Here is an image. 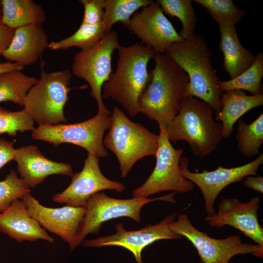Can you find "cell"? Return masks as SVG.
Returning a JSON list of instances; mask_svg holds the SVG:
<instances>
[{"label":"cell","instance_id":"37","mask_svg":"<svg viewBox=\"0 0 263 263\" xmlns=\"http://www.w3.org/2000/svg\"><path fill=\"white\" fill-rule=\"evenodd\" d=\"M24 67L16 62L0 63V75L12 71H21Z\"/></svg>","mask_w":263,"mask_h":263},{"label":"cell","instance_id":"6","mask_svg":"<svg viewBox=\"0 0 263 263\" xmlns=\"http://www.w3.org/2000/svg\"><path fill=\"white\" fill-rule=\"evenodd\" d=\"M72 73L68 69L46 73L28 91L23 110L38 126L66 122L64 108L69 100Z\"/></svg>","mask_w":263,"mask_h":263},{"label":"cell","instance_id":"9","mask_svg":"<svg viewBox=\"0 0 263 263\" xmlns=\"http://www.w3.org/2000/svg\"><path fill=\"white\" fill-rule=\"evenodd\" d=\"M173 191L155 198L133 197L120 199L110 197L104 192L93 195L85 207L86 211L78 232V244H81L89 234H97L104 223L113 219L129 217L136 223L141 221L140 211L147 204L156 201H164L174 204Z\"/></svg>","mask_w":263,"mask_h":263},{"label":"cell","instance_id":"17","mask_svg":"<svg viewBox=\"0 0 263 263\" xmlns=\"http://www.w3.org/2000/svg\"><path fill=\"white\" fill-rule=\"evenodd\" d=\"M260 201L259 196L252 198L247 203H242L237 198L223 199L217 212L208 215L205 220L212 227L233 226L263 247V229L258 215Z\"/></svg>","mask_w":263,"mask_h":263},{"label":"cell","instance_id":"2","mask_svg":"<svg viewBox=\"0 0 263 263\" xmlns=\"http://www.w3.org/2000/svg\"><path fill=\"white\" fill-rule=\"evenodd\" d=\"M117 50L116 69L103 85L102 97L117 101L135 117L140 113L139 98L151 78L149 62L156 54L150 47L137 42L120 46Z\"/></svg>","mask_w":263,"mask_h":263},{"label":"cell","instance_id":"13","mask_svg":"<svg viewBox=\"0 0 263 263\" xmlns=\"http://www.w3.org/2000/svg\"><path fill=\"white\" fill-rule=\"evenodd\" d=\"M178 213H171L156 225H147L136 230H126L122 223L115 225L116 232L111 235L94 239L86 240L82 245L87 247L117 246L130 251L137 263H143L142 250L154 242L162 239H179L182 236L173 232L170 224L175 220Z\"/></svg>","mask_w":263,"mask_h":263},{"label":"cell","instance_id":"5","mask_svg":"<svg viewBox=\"0 0 263 263\" xmlns=\"http://www.w3.org/2000/svg\"><path fill=\"white\" fill-rule=\"evenodd\" d=\"M111 116V125L103 144L116 157L124 178L138 160L148 156H155L159 136L131 120L117 107Z\"/></svg>","mask_w":263,"mask_h":263},{"label":"cell","instance_id":"36","mask_svg":"<svg viewBox=\"0 0 263 263\" xmlns=\"http://www.w3.org/2000/svg\"><path fill=\"white\" fill-rule=\"evenodd\" d=\"M244 181V185L248 188L263 193V177L261 176H248Z\"/></svg>","mask_w":263,"mask_h":263},{"label":"cell","instance_id":"11","mask_svg":"<svg viewBox=\"0 0 263 263\" xmlns=\"http://www.w3.org/2000/svg\"><path fill=\"white\" fill-rule=\"evenodd\" d=\"M170 228L192 244L202 263H228L238 254H252L259 258L263 256V247L258 244L243 243L238 235L221 239L208 236L195 228L185 214H179L178 219L170 224Z\"/></svg>","mask_w":263,"mask_h":263},{"label":"cell","instance_id":"26","mask_svg":"<svg viewBox=\"0 0 263 263\" xmlns=\"http://www.w3.org/2000/svg\"><path fill=\"white\" fill-rule=\"evenodd\" d=\"M151 0H105L102 24L107 33L113 25L120 22L125 26L135 12L151 4Z\"/></svg>","mask_w":263,"mask_h":263},{"label":"cell","instance_id":"22","mask_svg":"<svg viewBox=\"0 0 263 263\" xmlns=\"http://www.w3.org/2000/svg\"><path fill=\"white\" fill-rule=\"evenodd\" d=\"M219 48L224 56L223 67L233 79L253 64L255 56L241 43L235 26L219 25Z\"/></svg>","mask_w":263,"mask_h":263},{"label":"cell","instance_id":"4","mask_svg":"<svg viewBox=\"0 0 263 263\" xmlns=\"http://www.w3.org/2000/svg\"><path fill=\"white\" fill-rule=\"evenodd\" d=\"M213 111L205 102L192 96L182 101L179 113L165 129L171 143L186 141L197 157L213 152L223 139L222 125L213 117Z\"/></svg>","mask_w":263,"mask_h":263},{"label":"cell","instance_id":"1","mask_svg":"<svg viewBox=\"0 0 263 263\" xmlns=\"http://www.w3.org/2000/svg\"><path fill=\"white\" fill-rule=\"evenodd\" d=\"M151 80L139 100V112L165 128L179 113L189 83L187 73L165 54H156Z\"/></svg>","mask_w":263,"mask_h":263},{"label":"cell","instance_id":"25","mask_svg":"<svg viewBox=\"0 0 263 263\" xmlns=\"http://www.w3.org/2000/svg\"><path fill=\"white\" fill-rule=\"evenodd\" d=\"M263 77V54L257 53L253 64L244 72L228 80H219L222 92L231 90H246L252 95L262 93L261 81Z\"/></svg>","mask_w":263,"mask_h":263},{"label":"cell","instance_id":"18","mask_svg":"<svg viewBox=\"0 0 263 263\" xmlns=\"http://www.w3.org/2000/svg\"><path fill=\"white\" fill-rule=\"evenodd\" d=\"M14 160L20 178L30 189L42 183L50 175L71 176L73 174L71 165L48 159L37 146L33 145L16 149Z\"/></svg>","mask_w":263,"mask_h":263},{"label":"cell","instance_id":"29","mask_svg":"<svg viewBox=\"0 0 263 263\" xmlns=\"http://www.w3.org/2000/svg\"><path fill=\"white\" fill-rule=\"evenodd\" d=\"M164 13L177 18L181 22L182 28L179 35L184 39L194 34L197 17L191 0H157Z\"/></svg>","mask_w":263,"mask_h":263},{"label":"cell","instance_id":"14","mask_svg":"<svg viewBox=\"0 0 263 263\" xmlns=\"http://www.w3.org/2000/svg\"><path fill=\"white\" fill-rule=\"evenodd\" d=\"M29 214L46 230L57 235L67 243L71 251L78 244V232L86 213L85 207L65 205L59 208L41 205L30 193L21 199Z\"/></svg>","mask_w":263,"mask_h":263},{"label":"cell","instance_id":"35","mask_svg":"<svg viewBox=\"0 0 263 263\" xmlns=\"http://www.w3.org/2000/svg\"><path fill=\"white\" fill-rule=\"evenodd\" d=\"M15 32V29L4 25L0 22V56L10 45Z\"/></svg>","mask_w":263,"mask_h":263},{"label":"cell","instance_id":"16","mask_svg":"<svg viewBox=\"0 0 263 263\" xmlns=\"http://www.w3.org/2000/svg\"><path fill=\"white\" fill-rule=\"evenodd\" d=\"M125 26L156 54H165L171 44L184 40L156 1L135 13Z\"/></svg>","mask_w":263,"mask_h":263},{"label":"cell","instance_id":"28","mask_svg":"<svg viewBox=\"0 0 263 263\" xmlns=\"http://www.w3.org/2000/svg\"><path fill=\"white\" fill-rule=\"evenodd\" d=\"M107 33L101 22L96 25L81 23L73 35L63 39L49 43L48 48L59 50L76 47L82 50L93 46Z\"/></svg>","mask_w":263,"mask_h":263},{"label":"cell","instance_id":"20","mask_svg":"<svg viewBox=\"0 0 263 263\" xmlns=\"http://www.w3.org/2000/svg\"><path fill=\"white\" fill-rule=\"evenodd\" d=\"M49 44L41 25H28L15 29L11 42L2 56L23 66L36 63Z\"/></svg>","mask_w":263,"mask_h":263},{"label":"cell","instance_id":"27","mask_svg":"<svg viewBox=\"0 0 263 263\" xmlns=\"http://www.w3.org/2000/svg\"><path fill=\"white\" fill-rule=\"evenodd\" d=\"M236 139L238 150L242 155L249 158L256 156L263 143V113L248 124L239 120Z\"/></svg>","mask_w":263,"mask_h":263},{"label":"cell","instance_id":"19","mask_svg":"<svg viewBox=\"0 0 263 263\" xmlns=\"http://www.w3.org/2000/svg\"><path fill=\"white\" fill-rule=\"evenodd\" d=\"M0 231L18 243L42 240L53 244L55 241L29 214L21 199L13 201L0 213Z\"/></svg>","mask_w":263,"mask_h":263},{"label":"cell","instance_id":"32","mask_svg":"<svg viewBox=\"0 0 263 263\" xmlns=\"http://www.w3.org/2000/svg\"><path fill=\"white\" fill-rule=\"evenodd\" d=\"M34 122L22 110L12 112L0 107V134L16 135L18 132L32 131Z\"/></svg>","mask_w":263,"mask_h":263},{"label":"cell","instance_id":"10","mask_svg":"<svg viewBox=\"0 0 263 263\" xmlns=\"http://www.w3.org/2000/svg\"><path fill=\"white\" fill-rule=\"evenodd\" d=\"M159 128V144L154 169L146 181L132 192L133 197H146L165 191L184 193L193 190L195 185L185 178L180 168L183 149L174 148L165 129Z\"/></svg>","mask_w":263,"mask_h":263},{"label":"cell","instance_id":"3","mask_svg":"<svg viewBox=\"0 0 263 263\" xmlns=\"http://www.w3.org/2000/svg\"><path fill=\"white\" fill-rule=\"evenodd\" d=\"M165 54L187 73L189 83L186 96L198 98L209 105L215 114L219 113L223 92L204 38L194 33L186 40L171 44Z\"/></svg>","mask_w":263,"mask_h":263},{"label":"cell","instance_id":"12","mask_svg":"<svg viewBox=\"0 0 263 263\" xmlns=\"http://www.w3.org/2000/svg\"><path fill=\"white\" fill-rule=\"evenodd\" d=\"M263 163V154L261 153L254 160L239 167L225 168L220 166L213 170L205 169L201 172H192L188 169V159L182 156L180 168L184 177L200 189L206 211L208 215H211L215 213L214 205L220 192L231 184L239 182L248 176L256 175Z\"/></svg>","mask_w":263,"mask_h":263},{"label":"cell","instance_id":"23","mask_svg":"<svg viewBox=\"0 0 263 263\" xmlns=\"http://www.w3.org/2000/svg\"><path fill=\"white\" fill-rule=\"evenodd\" d=\"M0 22L11 29L28 25H42L46 21L41 6L32 0H1Z\"/></svg>","mask_w":263,"mask_h":263},{"label":"cell","instance_id":"38","mask_svg":"<svg viewBox=\"0 0 263 263\" xmlns=\"http://www.w3.org/2000/svg\"><path fill=\"white\" fill-rule=\"evenodd\" d=\"M2 15V8L1 4V0H0V21L1 20Z\"/></svg>","mask_w":263,"mask_h":263},{"label":"cell","instance_id":"15","mask_svg":"<svg viewBox=\"0 0 263 263\" xmlns=\"http://www.w3.org/2000/svg\"><path fill=\"white\" fill-rule=\"evenodd\" d=\"M72 181L63 191L53 195V201L74 207H85L89 198L104 190L121 192L125 189L122 183L112 181L102 173L99 158L88 154L84 166L80 172L73 173Z\"/></svg>","mask_w":263,"mask_h":263},{"label":"cell","instance_id":"30","mask_svg":"<svg viewBox=\"0 0 263 263\" xmlns=\"http://www.w3.org/2000/svg\"><path fill=\"white\" fill-rule=\"evenodd\" d=\"M205 7L219 25L235 26L245 15L232 0H194Z\"/></svg>","mask_w":263,"mask_h":263},{"label":"cell","instance_id":"24","mask_svg":"<svg viewBox=\"0 0 263 263\" xmlns=\"http://www.w3.org/2000/svg\"><path fill=\"white\" fill-rule=\"evenodd\" d=\"M36 77L21 71H12L0 75V103L11 101L23 106L26 95L37 82Z\"/></svg>","mask_w":263,"mask_h":263},{"label":"cell","instance_id":"34","mask_svg":"<svg viewBox=\"0 0 263 263\" xmlns=\"http://www.w3.org/2000/svg\"><path fill=\"white\" fill-rule=\"evenodd\" d=\"M14 142L0 138V169L7 163L14 160L16 149Z\"/></svg>","mask_w":263,"mask_h":263},{"label":"cell","instance_id":"8","mask_svg":"<svg viewBox=\"0 0 263 263\" xmlns=\"http://www.w3.org/2000/svg\"><path fill=\"white\" fill-rule=\"evenodd\" d=\"M120 46L117 33L111 30L93 46L81 50L74 56L72 73L90 85L91 96L97 103V113L111 114L102 101V91L112 74L113 54Z\"/></svg>","mask_w":263,"mask_h":263},{"label":"cell","instance_id":"7","mask_svg":"<svg viewBox=\"0 0 263 263\" xmlns=\"http://www.w3.org/2000/svg\"><path fill=\"white\" fill-rule=\"evenodd\" d=\"M111 122V114L97 113L79 123L38 126L32 131L31 136L33 139L44 141L55 146L62 143L74 144L86 150L88 154L102 158L108 155L103 139Z\"/></svg>","mask_w":263,"mask_h":263},{"label":"cell","instance_id":"21","mask_svg":"<svg viewBox=\"0 0 263 263\" xmlns=\"http://www.w3.org/2000/svg\"><path fill=\"white\" fill-rule=\"evenodd\" d=\"M221 103L222 108L215 114V120L221 121L223 137L227 138L233 132L234 125L241 116L263 105V94L248 95L243 90H231L222 93Z\"/></svg>","mask_w":263,"mask_h":263},{"label":"cell","instance_id":"33","mask_svg":"<svg viewBox=\"0 0 263 263\" xmlns=\"http://www.w3.org/2000/svg\"><path fill=\"white\" fill-rule=\"evenodd\" d=\"M79 2L84 9L81 23L96 25L102 22L105 0H80Z\"/></svg>","mask_w":263,"mask_h":263},{"label":"cell","instance_id":"31","mask_svg":"<svg viewBox=\"0 0 263 263\" xmlns=\"http://www.w3.org/2000/svg\"><path fill=\"white\" fill-rule=\"evenodd\" d=\"M31 189L23 180L11 169L5 179L0 181V213L5 210L16 199H21Z\"/></svg>","mask_w":263,"mask_h":263}]
</instances>
